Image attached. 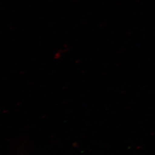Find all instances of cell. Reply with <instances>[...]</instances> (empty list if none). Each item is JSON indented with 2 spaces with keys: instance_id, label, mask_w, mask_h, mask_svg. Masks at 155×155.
Segmentation results:
<instances>
[]
</instances>
